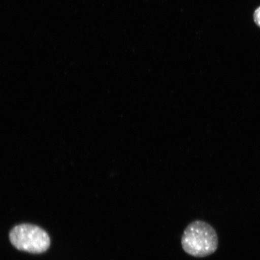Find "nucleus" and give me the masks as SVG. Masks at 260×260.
I'll use <instances>...</instances> for the list:
<instances>
[{
  "label": "nucleus",
  "instance_id": "1",
  "mask_svg": "<svg viewBox=\"0 0 260 260\" xmlns=\"http://www.w3.org/2000/svg\"><path fill=\"white\" fill-rule=\"evenodd\" d=\"M216 230L202 220H195L184 230L181 238L184 251L194 257L202 258L215 252L218 247Z\"/></svg>",
  "mask_w": 260,
  "mask_h": 260
},
{
  "label": "nucleus",
  "instance_id": "2",
  "mask_svg": "<svg viewBox=\"0 0 260 260\" xmlns=\"http://www.w3.org/2000/svg\"><path fill=\"white\" fill-rule=\"evenodd\" d=\"M10 241L19 251L42 253L50 248L51 240L47 233L31 224L16 226L9 234Z\"/></svg>",
  "mask_w": 260,
  "mask_h": 260
},
{
  "label": "nucleus",
  "instance_id": "3",
  "mask_svg": "<svg viewBox=\"0 0 260 260\" xmlns=\"http://www.w3.org/2000/svg\"><path fill=\"white\" fill-rule=\"evenodd\" d=\"M254 19L256 24L260 27V7L256 9L255 12Z\"/></svg>",
  "mask_w": 260,
  "mask_h": 260
}]
</instances>
